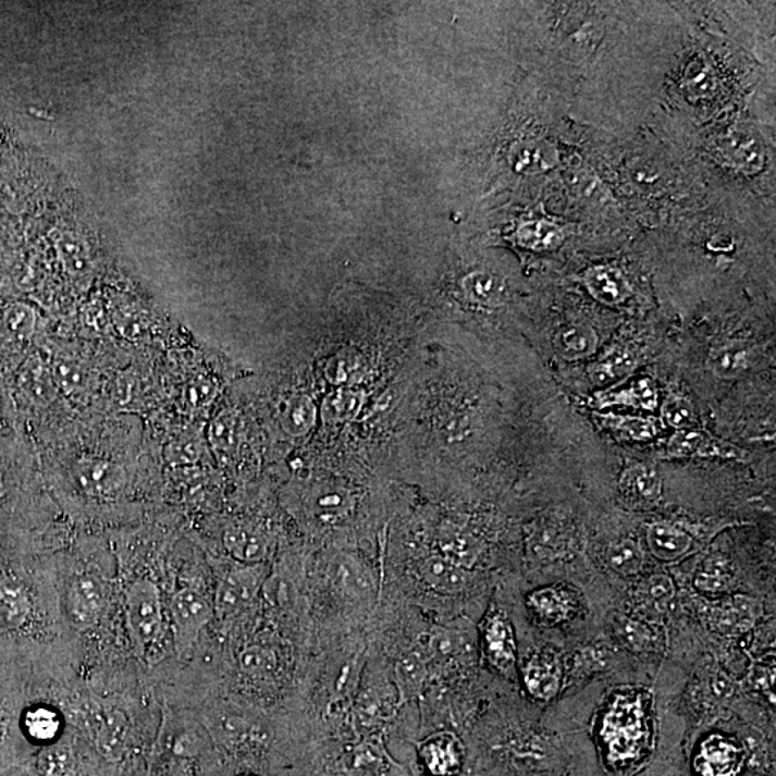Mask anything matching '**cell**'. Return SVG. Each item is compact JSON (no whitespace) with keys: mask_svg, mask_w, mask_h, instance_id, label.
Here are the masks:
<instances>
[{"mask_svg":"<svg viewBox=\"0 0 776 776\" xmlns=\"http://www.w3.org/2000/svg\"><path fill=\"white\" fill-rule=\"evenodd\" d=\"M483 649L489 662L502 673L514 670L517 663V643L513 626L504 613L489 614L483 626Z\"/></svg>","mask_w":776,"mask_h":776,"instance_id":"cell-15","label":"cell"},{"mask_svg":"<svg viewBox=\"0 0 776 776\" xmlns=\"http://www.w3.org/2000/svg\"><path fill=\"white\" fill-rule=\"evenodd\" d=\"M419 776H459L465 765V747L456 734L439 730L415 744Z\"/></svg>","mask_w":776,"mask_h":776,"instance_id":"cell-8","label":"cell"},{"mask_svg":"<svg viewBox=\"0 0 776 776\" xmlns=\"http://www.w3.org/2000/svg\"><path fill=\"white\" fill-rule=\"evenodd\" d=\"M282 654L273 637L260 632L245 637L235 653L236 675L246 690L267 693L278 685L282 673Z\"/></svg>","mask_w":776,"mask_h":776,"instance_id":"cell-7","label":"cell"},{"mask_svg":"<svg viewBox=\"0 0 776 776\" xmlns=\"http://www.w3.org/2000/svg\"><path fill=\"white\" fill-rule=\"evenodd\" d=\"M56 576L65 637L78 645L83 668L101 665L112 649L119 558L106 545L83 541L57 556Z\"/></svg>","mask_w":776,"mask_h":776,"instance_id":"cell-1","label":"cell"},{"mask_svg":"<svg viewBox=\"0 0 776 776\" xmlns=\"http://www.w3.org/2000/svg\"><path fill=\"white\" fill-rule=\"evenodd\" d=\"M52 377L42 361L38 360V358H30L21 371V389L24 390L26 396L34 398V401H48L52 396Z\"/></svg>","mask_w":776,"mask_h":776,"instance_id":"cell-37","label":"cell"},{"mask_svg":"<svg viewBox=\"0 0 776 776\" xmlns=\"http://www.w3.org/2000/svg\"><path fill=\"white\" fill-rule=\"evenodd\" d=\"M213 581V626L229 635L257 608L268 581L267 564H242L232 561L217 569Z\"/></svg>","mask_w":776,"mask_h":776,"instance_id":"cell-4","label":"cell"},{"mask_svg":"<svg viewBox=\"0 0 776 776\" xmlns=\"http://www.w3.org/2000/svg\"><path fill=\"white\" fill-rule=\"evenodd\" d=\"M62 258L69 264L71 271L83 272L87 268L88 258L85 255L83 246L76 241H62Z\"/></svg>","mask_w":776,"mask_h":776,"instance_id":"cell-46","label":"cell"},{"mask_svg":"<svg viewBox=\"0 0 776 776\" xmlns=\"http://www.w3.org/2000/svg\"><path fill=\"white\" fill-rule=\"evenodd\" d=\"M366 394L354 387H338L324 398L321 419L329 424H343L353 420L365 406Z\"/></svg>","mask_w":776,"mask_h":776,"instance_id":"cell-29","label":"cell"},{"mask_svg":"<svg viewBox=\"0 0 776 776\" xmlns=\"http://www.w3.org/2000/svg\"><path fill=\"white\" fill-rule=\"evenodd\" d=\"M239 424H237L235 417L229 415V412H223L213 421L210 438H212L213 446L218 452L229 455L239 444Z\"/></svg>","mask_w":776,"mask_h":776,"instance_id":"cell-42","label":"cell"},{"mask_svg":"<svg viewBox=\"0 0 776 776\" xmlns=\"http://www.w3.org/2000/svg\"><path fill=\"white\" fill-rule=\"evenodd\" d=\"M236 776H259V775H254V774H241V775H236Z\"/></svg>","mask_w":776,"mask_h":776,"instance_id":"cell-51","label":"cell"},{"mask_svg":"<svg viewBox=\"0 0 776 776\" xmlns=\"http://www.w3.org/2000/svg\"><path fill=\"white\" fill-rule=\"evenodd\" d=\"M729 564L722 556H711L706 559L701 571L697 576V587L707 594H720L730 589Z\"/></svg>","mask_w":776,"mask_h":776,"instance_id":"cell-39","label":"cell"},{"mask_svg":"<svg viewBox=\"0 0 776 776\" xmlns=\"http://www.w3.org/2000/svg\"><path fill=\"white\" fill-rule=\"evenodd\" d=\"M662 421L675 430L698 426L697 408L688 397L672 394L662 405Z\"/></svg>","mask_w":776,"mask_h":776,"instance_id":"cell-40","label":"cell"},{"mask_svg":"<svg viewBox=\"0 0 776 776\" xmlns=\"http://www.w3.org/2000/svg\"><path fill=\"white\" fill-rule=\"evenodd\" d=\"M510 163L522 174L545 173L558 164V151L551 143L528 140L513 148Z\"/></svg>","mask_w":776,"mask_h":776,"instance_id":"cell-28","label":"cell"},{"mask_svg":"<svg viewBox=\"0 0 776 776\" xmlns=\"http://www.w3.org/2000/svg\"><path fill=\"white\" fill-rule=\"evenodd\" d=\"M743 760V751L734 740L712 735L702 743L694 766L701 776H737Z\"/></svg>","mask_w":776,"mask_h":776,"instance_id":"cell-16","label":"cell"},{"mask_svg":"<svg viewBox=\"0 0 776 776\" xmlns=\"http://www.w3.org/2000/svg\"><path fill=\"white\" fill-rule=\"evenodd\" d=\"M595 420L601 428L614 436L627 442H649L661 433V423L654 417L617 415V412H596Z\"/></svg>","mask_w":776,"mask_h":776,"instance_id":"cell-25","label":"cell"},{"mask_svg":"<svg viewBox=\"0 0 776 776\" xmlns=\"http://www.w3.org/2000/svg\"><path fill=\"white\" fill-rule=\"evenodd\" d=\"M645 535L650 551L663 563H677L693 553V537L679 525L653 522Z\"/></svg>","mask_w":776,"mask_h":776,"instance_id":"cell-19","label":"cell"},{"mask_svg":"<svg viewBox=\"0 0 776 776\" xmlns=\"http://www.w3.org/2000/svg\"><path fill=\"white\" fill-rule=\"evenodd\" d=\"M300 508L305 517L318 527H334L352 517L356 496L343 484L320 482L305 491Z\"/></svg>","mask_w":776,"mask_h":776,"instance_id":"cell-9","label":"cell"},{"mask_svg":"<svg viewBox=\"0 0 776 776\" xmlns=\"http://www.w3.org/2000/svg\"><path fill=\"white\" fill-rule=\"evenodd\" d=\"M71 486L84 508H112L124 502L128 475L123 465L106 456H83L70 470Z\"/></svg>","mask_w":776,"mask_h":776,"instance_id":"cell-5","label":"cell"},{"mask_svg":"<svg viewBox=\"0 0 776 776\" xmlns=\"http://www.w3.org/2000/svg\"><path fill=\"white\" fill-rule=\"evenodd\" d=\"M601 734L613 762L626 765L639 761L648 752L650 738L641 703L618 699L605 715Z\"/></svg>","mask_w":776,"mask_h":776,"instance_id":"cell-6","label":"cell"},{"mask_svg":"<svg viewBox=\"0 0 776 776\" xmlns=\"http://www.w3.org/2000/svg\"><path fill=\"white\" fill-rule=\"evenodd\" d=\"M760 605L744 595L732 596L715 605L711 614L712 626L726 635L743 632L755 625Z\"/></svg>","mask_w":776,"mask_h":776,"instance_id":"cell-22","label":"cell"},{"mask_svg":"<svg viewBox=\"0 0 776 776\" xmlns=\"http://www.w3.org/2000/svg\"><path fill=\"white\" fill-rule=\"evenodd\" d=\"M170 568L169 617L174 657L185 665L214 621L213 581L197 568Z\"/></svg>","mask_w":776,"mask_h":776,"instance_id":"cell-3","label":"cell"},{"mask_svg":"<svg viewBox=\"0 0 776 776\" xmlns=\"http://www.w3.org/2000/svg\"><path fill=\"white\" fill-rule=\"evenodd\" d=\"M688 78L690 93L698 96L711 93L712 85L715 87V78H712V71L707 65L699 64L697 70H689Z\"/></svg>","mask_w":776,"mask_h":776,"instance_id":"cell-47","label":"cell"},{"mask_svg":"<svg viewBox=\"0 0 776 776\" xmlns=\"http://www.w3.org/2000/svg\"><path fill=\"white\" fill-rule=\"evenodd\" d=\"M623 640L630 649L645 650L653 644V632L640 621H627L621 631Z\"/></svg>","mask_w":776,"mask_h":776,"instance_id":"cell-44","label":"cell"},{"mask_svg":"<svg viewBox=\"0 0 776 776\" xmlns=\"http://www.w3.org/2000/svg\"><path fill=\"white\" fill-rule=\"evenodd\" d=\"M756 349L744 341H732L713 348L707 357V369L722 380H735L755 366Z\"/></svg>","mask_w":776,"mask_h":776,"instance_id":"cell-20","label":"cell"},{"mask_svg":"<svg viewBox=\"0 0 776 776\" xmlns=\"http://www.w3.org/2000/svg\"><path fill=\"white\" fill-rule=\"evenodd\" d=\"M366 360L358 353H340L327 366V375L338 387H354L365 380Z\"/></svg>","mask_w":776,"mask_h":776,"instance_id":"cell-36","label":"cell"},{"mask_svg":"<svg viewBox=\"0 0 776 776\" xmlns=\"http://www.w3.org/2000/svg\"><path fill=\"white\" fill-rule=\"evenodd\" d=\"M517 237L518 244L524 248L546 252V250H554L563 244L564 233L554 223L532 221L518 229Z\"/></svg>","mask_w":776,"mask_h":776,"instance_id":"cell-34","label":"cell"},{"mask_svg":"<svg viewBox=\"0 0 776 776\" xmlns=\"http://www.w3.org/2000/svg\"><path fill=\"white\" fill-rule=\"evenodd\" d=\"M605 559L614 572L623 577H632L643 569L644 553L639 542L625 538L608 546Z\"/></svg>","mask_w":776,"mask_h":776,"instance_id":"cell-35","label":"cell"},{"mask_svg":"<svg viewBox=\"0 0 776 776\" xmlns=\"http://www.w3.org/2000/svg\"><path fill=\"white\" fill-rule=\"evenodd\" d=\"M148 776H226L213 740L196 713L163 701Z\"/></svg>","mask_w":776,"mask_h":776,"instance_id":"cell-2","label":"cell"},{"mask_svg":"<svg viewBox=\"0 0 776 776\" xmlns=\"http://www.w3.org/2000/svg\"><path fill=\"white\" fill-rule=\"evenodd\" d=\"M466 298L481 307H497L506 300V285L500 276L491 272L478 271L469 273L464 284Z\"/></svg>","mask_w":776,"mask_h":776,"instance_id":"cell-31","label":"cell"},{"mask_svg":"<svg viewBox=\"0 0 776 776\" xmlns=\"http://www.w3.org/2000/svg\"><path fill=\"white\" fill-rule=\"evenodd\" d=\"M222 544L231 559L242 564H267L273 551L268 529L249 519L229 522L223 529Z\"/></svg>","mask_w":776,"mask_h":776,"instance_id":"cell-10","label":"cell"},{"mask_svg":"<svg viewBox=\"0 0 776 776\" xmlns=\"http://www.w3.org/2000/svg\"><path fill=\"white\" fill-rule=\"evenodd\" d=\"M584 281L592 298L608 307L625 304L631 294L629 281L617 268H591L587 271Z\"/></svg>","mask_w":776,"mask_h":776,"instance_id":"cell-24","label":"cell"},{"mask_svg":"<svg viewBox=\"0 0 776 776\" xmlns=\"http://www.w3.org/2000/svg\"><path fill=\"white\" fill-rule=\"evenodd\" d=\"M199 457V447L197 443L193 441H186L177 443V446L173 451V459L177 464H193Z\"/></svg>","mask_w":776,"mask_h":776,"instance_id":"cell-48","label":"cell"},{"mask_svg":"<svg viewBox=\"0 0 776 776\" xmlns=\"http://www.w3.org/2000/svg\"><path fill=\"white\" fill-rule=\"evenodd\" d=\"M439 554L466 569L472 568L483 553V542L472 529L446 520L438 531Z\"/></svg>","mask_w":776,"mask_h":776,"instance_id":"cell-14","label":"cell"},{"mask_svg":"<svg viewBox=\"0 0 776 776\" xmlns=\"http://www.w3.org/2000/svg\"><path fill=\"white\" fill-rule=\"evenodd\" d=\"M531 550L538 555H558L567 550L568 540H565V531L554 524H545L532 533Z\"/></svg>","mask_w":776,"mask_h":776,"instance_id":"cell-41","label":"cell"},{"mask_svg":"<svg viewBox=\"0 0 776 776\" xmlns=\"http://www.w3.org/2000/svg\"><path fill=\"white\" fill-rule=\"evenodd\" d=\"M528 605L541 620L550 623L565 620L574 609L572 599L568 592L555 587L533 591L528 596Z\"/></svg>","mask_w":776,"mask_h":776,"instance_id":"cell-32","label":"cell"},{"mask_svg":"<svg viewBox=\"0 0 776 776\" xmlns=\"http://www.w3.org/2000/svg\"><path fill=\"white\" fill-rule=\"evenodd\" d=\"M666 456L672 459H685V457H720V459L740 461L749 459V453L742 447L712 436L699 424L693 428L676 430L675 434L668 439Z\"/></svg>","mask_w":776,"mask_h":776,"instance_id":"cell-12","label":"cell"},{"mask_svg":"<svg viewBox=\"0 0 776 776\" xmlns=\"http://www.w3.org/2000/svg\"><path fill=\"white\" fill-rule=\"evenodd\" d=\"M318 419V408L307 394H296L285 403L281 423L291 436L300 438L311 432Z\"/></svg>","mask_w":776,"mask_h":776,"instance_id":"cell-33","label":"cell"},{"mask_svg":"<svg viewBox=\"0 0 776 776\" xmlns=\"http://www.w3.org/2000/svg\"><path fill=\"white\" fill-rule=\"evenodd\" d=\"M430 658L424 649L412 650L398 661L396 666L397 688L401 701L419 697L429 680Z\"/></svg>","mask_w":776,"mask_h":776,"instance_id":"cell-26","label":"cell"},{"mask_svg":"<svg viewBox=\"0 0 776 776\" xmlns=\"http://www.w3.org/2000/svg\"><path fill=\"white\" fill-rule=\"evenodd\" d=\"M331 586L341 599L353 605L374 603L377 580L366 563L353 555H338L330 567Z\"/></svg>","mask_w":776,"mask_h":776,"instance_id":"cell-11","label":"cell"},{"mask_svg":"<svg viewBox=\"0 0 776 776\" xmlns=\"http://www.w3.org/2000/svg\"><path fill=\"white\" fill-rule=\"evenodd\" d=\"M637 366L639 360L629 348H613L590 367V377L595 385H608L631 374Z\"/></svg>","mask_w":776,"mask_h":776,"instance_id":"cell-30","label":"cell"},{"mask_svg":"<svg viewBox=\"0 0 776 776\" xmlns=\"http://www.w3.org/2000/svg\"><path fill=\"white\" fill-rule=\"evenodd\" d=\"M675 582L666 574H653L645 578L637 592L644 607L653 609V612L666 609L670 601L675 599Z\"/></svg>","mask_w":776,"mask_h":776,"instance_id":"cell-38","label":"cell"},{"mask_svg":"<svg viewBox=\"0 0 776 776\" xmlns=\"http://www.w3.org/2000/svg\"><path fill=\"white\" fill-rule=\"evenodd\" d=\"M8 495V482L4 473L0 470V505L3 504L4 497Z\"/></svg>","mask_w":776,"mask_h":776,"instance_id":"cell-49","label":"cell"},{"mask_svg":"<svg viewBox=\"0 0 776 776\" xmlns=\"http://www.w3.org/2000/svg\"><path fill=\"white\" fill-rule=\"evenodd\" d=\"M4 325L16 338H29L37 325V313L26 304H12L4 311Z\"/></svg>","mask_w":776,"mask_h":776,"instance_id":"cell-43","label":"cell"},{"mask_svg":"<svg viewBox=\"0 0 776 776\" xmlns=\"http://www.w3.org/2000/svg\"><path fill=\"white\" fill-rule=\"evenodd\" d=\"M299 776H321V775L311 773V774H303V775H299Z\"/></svg>","mask_w":776,"mask_h":776,"instance_id":"cell-50","label":"cell"},{"mask_svg":"<svg viewBox=\"0 0 776 776\" xmlns=\"http://www.w3.org/2000/svg\"><path fill=\"white\" fill-rule=\"evenodd\" d=\"M524 683L533 698L550 701L559 692L563 670L558 661L549 654H537L524 666Z\"/></svg>","mask_w":776,"mask_h":776,"instance_id":"cell-23","label":"cell"},{"mask_svg":"<svg viewBox=\"0 0 776 776\" xmlns=\"http://www.w3.org/2000/svg\"><path fill=\"white\" fill-rule=\"evenodd\" d=\"M717 152L725 159V163L744 173L760 172L765 164V150L755 134L735 130L725 134L717 141Z\"/></svg>","mask_w":776,"mask_h":776,"instance_id":"cell-17","label":"cell"},{"mask_svg":"<svg viewBox=\"0 0 776 776\" xmlns=\"http://www.w3.org/2000/svg\"><path fill=\"white\" fill-rule=\"evenodd\" d=\"M592 406L599 410L612 407H631L641 411H654L661 406V392L656 381L640 377L620 389H605L592 397Z\"/></svg>","mask_w":776,"mask_h":776,"instance_id":"cell-13","label":"cell"},{"mask_svg":"<svg viewBox=\"0 0 776 776\" xmlns=\"http://www.w3.org/2000/svg\"><path fill=\"white\" fill-rule=\"evenodd\" d=\"M618 491L635 506H653L663 495V481L657 470L648 464H632L621 473Z\"/></svg>","mask_w":776,"mask_h":776,"instance_id":"cell-18","label":"cell"},{"mask_svg":"<svg viewBox=\"0 0 776 776\" xmlns=\"http://www.w3.org/2000/svg\"><path fill=\"white\" fill-rule=\"evenodd\" d=\"M631 181L644 190H657L663 183L662 174L652 164L641 163L632 165Z\"/></svg>","mask_w":776,"mask_h":776,"instance_id":"cell-45","label":"cell"},{"mask_svg":"<svg viewBox=\"0 0 776 776\" xmlns=\"http://www.w3.org/2000/svg\"><path fill=\"white\" fill-rule=\"evenodd\" d=\"M599 334L587 324H572L559 331L555 338L556 353L567 361H581L599 352Z\"/></svg>","mask_w":776,"mask_h":776,"instance_id":"cell-27","label":"cell"},{"mask_svg":"<svg viewBox=\"0 0 776 776\" xmlns=\"http://www.w3.org/2000/svg\"><path fill=\"white\" fill-rule=\"evenodd\" d=\"M419 576L426 586L442 594H455L468 584V569L452 563L441 554L421 559Z\"/></svg>","mask_w":776,"mask_h":776,"instance_id":"cell-21","label":"cell"}]
</instances>
